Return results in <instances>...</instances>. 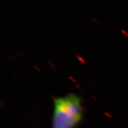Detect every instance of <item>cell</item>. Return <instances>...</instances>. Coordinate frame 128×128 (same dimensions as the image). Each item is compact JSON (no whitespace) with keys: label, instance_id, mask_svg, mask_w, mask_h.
<instances>
[{"label":"cell","instance_id":"obj_1","mask_svg":"<svg viewBox=\"0 0 128 128\" xmlns=\"http://www.w3.org/2000/svg\"><path fill=\"white\" fill-rule=\"evenodd\" d=\"M51 128H76L84 119L82 100L70 92L53 98Z\"/></svg>","mask_w":128,"mask_h":128}]
</instances>
